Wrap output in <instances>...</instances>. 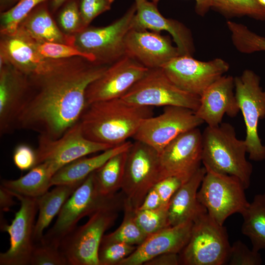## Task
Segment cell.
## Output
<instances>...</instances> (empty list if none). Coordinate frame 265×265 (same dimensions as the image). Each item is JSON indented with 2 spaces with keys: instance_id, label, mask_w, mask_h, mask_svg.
<instances>
[{
  "instance_id": "obj_1",
  "label": "cell",
  "mask_w": 265,
  "mask_h": 265,
  "mask_svg": "<svg viewBox=\"0 0 265 265\" xmlns=\"http://www.w3.org/2000/svg\"><path fill=\"white\" fill-rule=\"evenodd\" d=\"M109 65L81 57L55 59L42 73L29 76L16 129L55 139L77 123L87 104L86 89Z\"/></svg>"
},
{
  "instance_id": "obj_2",
  "label": "cell",
  "mask_w": 265,
  "mask_h": 265,
  "mask_svg": "<svg viewBox=\"0 0 265 265\" xmlns=\"http://www.w3.org/2000/svg\"><path fill=\"white\" fill-rule=\"evenodd\" d=\"M153 107L121 98L95 102L86 106L79 123L87 138L114 147L133 137L143 121L153 116Z\"/></svg>"
},
{
  "instance_id": "obj_3",
  "label": "cell",
  "mask_w": 265,
  "mask_h": 265,
  "mask_svg": "<svg viewBox=\"0 0 265 265\" xmlns=\"http://www.w3.org/2000/svg\"><path fill=\"white\" fill-rule=\"evenodd\" d=\"M202 163L215 172L235 176L246 189L250 185L252 164L246 159L244 140L237 138L235 128L230 123L207 126L202 132Z\"/></svg>"
},
{
  "instance_id": "obj_4",
  "label": "cell",
  "mask_w": 265,
  "mask_h": 265,
  "mask_svg": "<svg viewBox=\"0 0 265 265\" xmlns=\"http://www.w3.org/2000/svg\"><path fill=\"white\" fill-rule=\"evenodd\" d=\"M89 175L76 188L65 203L52 227L43 240L59 246L61 240L70 233L83 217H89L105 209L119 210L123 208L125 197L121 192L113 195L100 191L94 173Z\"/></svg>"
},
{
  "instance_id": "obj_5",
  "label": "cell",
  "mask_w": 265,
  "mask_h": 265,
  "mask_svg": "<svg viewBox=\"0 0 265 265\" xmlns=\"http://www.w3.org/2000/svg\"><path fill=\"white\" fill-rule=\"evenodd\" d=\"M230 248L226 228L207 212L193 221L189 240L179 254L180 265H226Z\"/></svg>"
},
{
  "instance_id": "obj_6",
  "label": "cell",
  "mask_w": 265,
  "mask_h": 265,
  "mask_svg": "<svg viewBox=\"0 0 265 265\" xmlns=\"http://www.w3.org/2000/svg\"><path fill=\"white\" fill-rule=\"evenodd\" d=\"M134 3L120 18L102 27L87 26L74 35L73 46L93 56L95 63L110 65L126 55L125 40L133 27Z\"/></svg>"
},
{
  "instance_id": "obj_7",
  "label": "cell",
  "mask_w": 265,
  "mask_h": 265,
  "mask_svg": "<svg viewBox=\"0 0 265 265\" xmlns=\"http://www.w3.org/2000/svg\"><path fill=\"white\" fill-rule=\"evenodd\" d=\"M206 169L197 198L209 214L223 225L228 217L236 213L241 214L248 205L249 202L245 194L246 188L235 176Z\"/></svg>"
},
{
  "instance_id": "obj_8",
  "label": "cell",
  "mask_w": 265,
  "mask_h": 265,
  "mask_svg": "<svg viewBox=\"0 0 265 265\" xmlns=\"http://www.w3.org/2000/svg\"><path fill=\"white\" fill-rule=\"evenodd\" d=\"M260 83V77L249 69L234 78L235 96L246 128L247 153L255 161L265 160V145L258 134L259 121L265 118V89Z\"/></svg>"
},
{
  "instance_id": "obj_9",
  "label": "cell",
  "mask_w": 265,
  "mask_h": 265,
  "mask_svg": "<svg viewBox=\"0 0 265 265\" xmlns=\"http://www.w3.org/2000/svg\"><path fill=\"white\" fill-rule=\"evenodd\" d=\"M119 210H101L60 241L59 248L68 265H100L99 250L105 232L114 223Z\"/></svg>"
},
{
  "instance_id": "obj_10",
  "label": "cell",
  "mask_w": 265,
  "mask_h": 265,
  "mask_svg": "<svg viewBox=\"0 0 265 265\" xmlns=\"http://www.w3.org/2000/svg\"><path fill=\"white\" fill-rule=\"evenodd\" d=\"M162 179L159 152L135 140L127 151L121 188L125 198L136 210L149 190Z\"/></svg>"
},
{
  "instance_id": "obj_11",
  "label": "cell",
  "mask_w": 265,
  "mask_h": 265,
  "mask_svg": "<svg viewBox=\"0 0 265 265\" xmlns=\"http://www.w3.org/2000/svg\"><path fill=\"white\" fill-rule=\"evenodd\" d=\"M121 99L140 106H177L194 111L200 104L199 96L179 88L161 68L149 69Z\"/></svg>"
},
{
  "instance_id": "obj_12",
  "label": "cell",
  "mask_w": 265,
  "mask_h": 265,
  "mask_svg": "<svg viewBox=\"0 0 265 265\" xmlns=\"http://www.w3.org/2000/svg\"><path fill=\"white\" fill-rule=\"evenodd\" d=\"M204 123L192 110L166 106L160 115L144 120L133 138L149 145L159 154L179 135Z\"/></svg>"
},
{
  "instance_id": "obj_13",
  "label": "cell",
  "mask_w": 265,
  "mask_h": 265,
  "mask_svg": "<svg viewBox=\"0 0 265 265\" xmlns=\"http://www.w3.org/2000/svg\"><path fill=\"white\" fill-rule=\"evenodd\" d=\"M112 147L87 138L82 133L78 122L57 138L39 135L38 146L35 150V165L48 162L57 172L61 167L78 159Z\"/></svg>"
},
{
  "instance_id": "obj_14",
  "label": "cell",
  "mask_w": 265,
  "mask_h": 265,
  "mask_svg": "<svg viewBox=\"0 0 265 265\" xmlns=\"http://www.w3.org/2000/svg\"><path fill=\"white\" fill-rule=\"evenodd\" d=\"M161 68L179 88L200 97L212 83L228 71L229 65L219 58L202 61L191 55H180L171 59Z\"/></svg>"
},
{
  "instance_id": "obj_15",
  "label": "cell",
  "mask_w": 265,
  "mask_h": 265,
  "mask_svg": "<svg viewBox=\"0 0 265 265\" xmlns=\"http://www.w3.org/2000/svg\"><path fill=\"white\" fill-rule=\"evenodd\" d=\"M20 202L10 225L1 223V229L10 237V246L0 254V265H27L34 245L33 233L38 208V198L15 195Z\"/></svg>"
},
{
  "instance_id": "obj_16",
  "label": "cell",
  "mask_w": 265,
  "mask_h": 265,
  "mask_svg": "<svg viewBox=\"0 0 265 265\" xmlns=\"http://www.w3.org/2000/svg\"><path fill=\"white\" fill-rule=\"evenodd\" d=\"M202 132L198 127L181 134L159 153L162 179L176 176L185 182L201 167Z\"/></svg>"
},
{
  "instance_id": "obj_17",
  "label": "cell",
  "mask_w": 265,
  "mask_h": 265,
  "mask_svg": "<svg viewBox=\"0 0 265 265\" xmlns=\"http://www.w3.org/2000/svg\"><path fill=\"white\" fill-rule=\"evenodd\" d=\"M149 70L125 55L109 65L100 77L89 84L85 93L87 105L95 102L121 98Z\"/></svg>"
},
{
  "instance_id": "obj_18",
  "label": "cell",
  "mask_w": 265,
  "mask_h": 265,
  "mask_svg": "<svg viewBox=\"0 0 265 265\" xmlns=\"http://www.w3.org/2000/svg\"><path fill=\"white\" fill-rule=\"evenodd\" d=\"M126 55L148 68H161L180 55L177 47L170 38L160 32L132 28L125 40Z\"/></svg>"
},
{
  "instance_id": "obj_19",
  "label": "cell",
  "mask_w": 265,
  "mask_h": 265,
  "mask_svg": "<svg viewBox=\"0 0 265 265\" xmlns=\"http://www.w3.org/2000/svg\"><path fill=\"white\" fill-rule=\"evenodd\" d=\"M28 87V77L9 63L0 66V136L16 129Z\"/></svg>"
},
{
  "instance_id": "obj_20",
  "label": "cell",
  "mask_w": 265,
  "mask_h": 265,
  "mask_svg": "<svg viewBox=\"0 0 265 265\" xmlns=\"http://www.w3.org/2000/svg\"><path fill=\"white\" fill-rule=\"evenodd\" d=\"M192 226L193 221H188L147 236L119 265H141L163 253L179 254L189 240Z\"/></svg>"
},
{
  "instance_id": "obj_21",
  "label": "cell",
  "mask_w": 265,
  "mask_h": 265,
  "mask_svg": "<svg viewBox=\"0 0 265 265\" xmlns=\"http://www.w3.org/2000/svg\"><path fill=\"white\" fill-rule=\"evenodd\" d=\"M234 89V78L221 77L200 96L196 115L211 127L220 125L225 114L230 117L236 116L240 110Z\"/></svg>"
},
{
  "instance_id": "obj_22",
  "label": "cell",
  "mask_w": 265,
  "mask_h": 265,
  "mask_svg": "<svg viewBox=\"0 0 265 265\" xmlns=\"http://www.w3.org/2000/svg\"><path fill=\"white\" fill-rule=\"evenodd\" d=\"M136 12L132 28L158 32L167 31L172 36L180 55H191L194 48L191 33L181 23L164 17L157 4L148 0H134Z\"/></svg>"
},
{
  "instance_id": "obj_23",
  "label": "cell",
  "mask_w": 265,
  "mask_h": 265,
  "mask_svg": "<svg viewBox=\"0 0 265 265\" xmlns=\"http://www.w3.org/2000/svg\"><path fill=\"white\" fill-rule=\"evenodd\" d=\"M54 60L41 56L32 40L19 31L13 35H1L0 66L9 63L29 76L43 72Z\"/></svg>"
},
{
  "instance_id": "obj_24",
  "label": "cell",
  "mask_w": 265,
  "mask_h": 265,
  "mask_svg": "<svg viewBox=\"0 0 265 265\" xmlns=\"http://www.w3.org/2000/svg\"><path fill=\"white\" fill-rule=\"evenodd\" d=\"M206 173L205 167H201L189 179L183 184L171 198L168 208L171 226L193 221L207 212L197 198V192Z\"/></svg>"
},
{
  "instance_id": "obj_25",
  "label": "cell",
  "mask_w": 265,
  "mask_h": 265,
  "mask_svg": "<svg viewBox=\"0 0 265 265\" xmlns=\"http://www.w3.org/2000/svg\"><path fill=\"white\" fill-rule=\"evenodd\" d=\"M49 1L37 6L22 22L17 31L37 42H56L73 46L74 35L66 34L57 26L51 15Z\"/></svg>"
},
{
  "instance_id": "obj_26",
  "label": "cell",
  "mask_w": 265,
  "mask_h": 265,
  "mask_svg": "<svg viewBox=\"0 0 265 265\" xmlns=\"http://www.w3.org/2000/svg\"><path fill=\"white\" fill-rule=\"evenodd\" d=\"M132 143L127 141L98 155L82 157L65 165L53 176L52 186L71 185L82 182L113 156L129 149Z\"/></svg>"
},
{
  "instance_id": "obj_27",
  "label": "cell",
  "mask_w": 265,
  "mask_h": 265,
  "mask_svg": "<svg viewBox=\"0 0 265 265\" xmlns=\"http://www.w3.org/2000/svg\"><path fill=\"white\" fill-rule=\"evenodd\" d=\"M56 172L50 163L44 162L35 165L25 175L17 179L2 180L1 186L13 196L38 198L52 186L51 180Z\"/></svg>"
},
{
  "instance_id": "obj_28",
  "label": "cell",
  "mask_w": 265,
  "mask_h": 265,
  "mask_svg": "<svg viewBox=\"0 0 265 265\" xmlns=\"http://www.w3.org/2000/svg\"><path fill=\"white\" fill-rule=\"evenodd\" d=\"M81 183L55 186L51 191L38 197V216L34 226V242L37 243L43 240L45 229Z\"/></svg>"
},
{
  "instance_id": "obj_29",
  "label": "cell",
  "mask_w": 265,
  "mask_h": 265,
  "mask_svg": "<svg viewBox=\"0 0 265 265\" xmlns=\"http://www.w3.org/2000/svg\"><path fill=\"white\" fill-rule=\"evenodd\" d=\"M241 214V232L250 239L252 249H265V192L255 195Z\"/></svg>"
},
{
  "instance_id": "obj_30",
  "label": "cell",
  "mask_w": 265,
  "mask_h": 265,
  "mask_svg": "<svg viewBox=\"0 0 265 265\" xmlns=\"http://www.w3.org/2000/svg\"><path fill=\"white\" fill-rule=\"evenodd\" d=\"M128 150L113 156L94 172L99 189L103 195H113L121 188Z\"/></svg>"
},
{
  "instance_id": "obj_31",
  "label": "cell",
  "mask_w": 265,
  "mask_h": 265,
  "mask_svg": "<svg viewBox=\"0 0 265 265\" xmlns=\"http://www.w3.org/2000/svg\"><path fill=\"white\" fill-rule=\"evenodd\" d=\"M123 209L124 214L121 224L113 232L104 235L102 242H119L138 246L147 236L135 220V210L125 197Z\"/></svg>"
},
{
  "instance_id": "obj_32",
  "label": "cell",
  "mask_w": 265,
  "mask_h": 265,
  "mask_svg": "<svg viewBox=\"0 0 265 265\" xmlns=\"http://www.w3.org/2000/svg\"><path fill=\"white\" fill-rule=\"evenodd\" d=\"M50 0H19L0 14V34L13 35L22 22L39 5Z\"/></svg>"
},
{
  "instance_id": "obj_33",
  "label": "cell",
  "mask_w": 265,
  "mask_h": 265,
  "mask_svg": "<svg viewBox=\"0 0 265 265\" xmlns=\"http://www.w3.org/2000/svg\"><path fill=\"white\" fill-rule=\"evenodd\" d=\"M212 8L227 16H247L265 21V8L257 0H213Z\"/></svg>"
},
{
  "instance_id": "obj_34",
  "label": "cell",
  "mask_w": 265,
  "mask_h": 265,
  "mask_svg": "<svg viewBox=\"0 0 265 265\" xmlns=\"http://www.w3.org/2000/svg\"><path fill=\"white\" fill-rule=\"evenodd\" d=\"M227 27L236 49L244 53L265 52V37L250 30L246 26L230 21Z\"/></svg>"
},
{
  "instance_id": "obj_35",
  "label": "cell",
  "mask_w": 265,
  "mask_h": 265,
  "mask_svg": "<svg viewBox=\"0 0 265 265\" xmlns=\"http://www.w3.org/2000/svg\"><path fill=\"white\" fill-rule=\"evenodd\" d=\"M168 206H162L150 210H135V220L143 233L150 236L171 226L169 223Z\"/></svg>"
},
{
  "instance_id": "obj_36",
  "label": "cell",
  "mask_w": 265,
  "mask_h": 265,
  "mask_svg": "<svg viewBox=\"0 0 265 265\" xmlns=\"http://www.w3.org/2000/svg\"><path fill=\"white\" fill-rule=\"evenodd\" d=\"M32 41L38 53L45 58L63 59L81 57L94 63L95 60L93 56L80 51L72 45L56 42Z\"/></svg>"
},
{
  "instance_id": "obj_37",
  "label": "cell",
  "mask_w": 265,
  "mask_h": 265,
  "mask_svg": "<svg viewBox=\"0 0 265 265\" xmlns=\"http://www.w3.org/2000/svg\"><path fill=\"white\" fill-rule=\"evenodd\" d=\"M59 10L58 23L66 34L74 35L87 27L81 17L78 0H68Z\"/></svg>"
},
{
  "instance_id": "obj_38",
  "label": "cell",
  "mask_w": 265,
  "mask_h": 265,
  "mask_svg": "<svg viewBox=\"0 0 265 265\" xmlns=\"http://www.w3.org/2000/svg\"><path fill=\"white\" fill-rule=\"evenodd\" d=\"M30 265H68L59 246L44 240L34 243Z\"/></svg>"
},
{
  "instance_id": "obj_39",
  "label": "cell",
  "mask_w": 265,
  "mask_h": 265,
  "mask_svg": "<svg viewBox=\"0 0 265 265\" xmlns=\"http://www.w3.org/2000/svg\"><path fill=\"white\" fill-rule=\"evenodd\" d=\"M137 246L123 242H101L99 250L100 265H119L130 255Z\"/></svg>"
},
{
  "instance_id": "obj_40",
  "label": "cell",
  "mask_w": 265,
  "mask_h": 265,
  "mask_svg": "<svg viewBox=\"0 0 265 265\" xmlns=\"http://www.w3.org/2000/svg\"><path fill=\"white\" fill-rule=\"evenodd\" d=\"M262 262L259 251L249 249L241 240H238L231 245L226 265H260Z\"/></svg>"
},
{
  "instance_id": "obj_41",
  "label": "cell",
  "mask_w": 265,
  "mask_h": 265,
  "mask_svg": "<svg viewBox=\"0 0 265 265\" xmlns=\"http://www.w3.org/2000/svg\"><path fill=\"white\" fill-rule=\"evenodd\" d=\"M114 0H78L79 7L86 27L97 16L109 10Z\"/></svg>"
},
{
  "instance_id": "obj_42",
  "label": "cell",
  "mask_w": 265,
  "mask_h": 265,
  "mask_svg": "<svg viewBox=\"0 0 265 265\" xmlns=\"http://www.w3.org/2000/svg\"><path fill=\"white\" fill-rule=\"evenodd\" d=\"M184 183L179 177L168 176L162 179L156 184L153 187L159 194L162 206H168L171 198Z\"/></svg>"
},
{
  "instance_id": "obj_43",
  "label": "cell",
  "mask_w": 265,
  "mask_h": 265,
  "mask_svg": "<svg viewBox=\"0 0 265 265\" xmlns=\"http://www.w3.org/2000/svg\"><path fill=\"white\" fill-rule=\"evenodd\" d=\"M13 160L15 166L20 170H30L36 165V151L27 144H19L14 150Z\"/></svg>"
},
{
  "instance_id": "obj_44",
  "label": "cell",
  "mask_w": 265,
  "mask_h": 265,
  "mask_svg": "<svg viewBox=\"0 0 265 265\" xmlns=\"http://www.w3.org/2000/svg\"><path fill=\"white\" fill-rule=\"evenodd\" d=\"M145 265H180L179 254L166 253L157 256L146 262Z\"/></svg>"
},
{
  "instance_id": "obj_45",
  "label": "cell",
  "mask_w": 265,
  "mask_h": 265,
  "mask_svg": "<svg viewBox=\"0 0 265 265\" xmlns=\"http://www.w3.org/2000/svg\"><path fill=\"white\" fill-rule=\"evenodd\" d=\"M160 198L153 187L147 194L141 205L136 210H150L158 209L162 206Z\"/></svg>"
},
{
  "instance_id": "obj_46",
  "label": "cell",
  "mask_w": 265,
  "mask_h": 265,
  "mask_svg": "<svg viewBox=\"0 0 265 265\" xmlns=\"http://www.w3.org/2000/svg\"><path fill=\"white\" fill-rule=\"evenodd\" d=\"M14 197L9 191L0 185V208L2 211L6 212L15 204L13 199Z\"/></svg>"
},
{
  "instance_id": "obj_47",
  "label": "cell",
  "mask_w": 265,
  "mask_h": 265,
  "mask_svg": "<svg viewBox=\"0 0 265 265\" xmlns=\"http://www.w3.org/2000/svg\"><path fill=\"white\" fill-rule=\"evenodd\" d=\"M157 4L160 0H150ZM196 1L195 11L201 16H204L210 8H212L213 0H195Z\"/></svg>"
},
{
  "instance_id": "obj_48",
  "label": "cell",
  "mask_w": 265,
  "mask_h": 265,
  "mask_svg": "<svg viewBox=\"0 0 265 265\" xmlns=\"http://www.w3.org/2000/svg\"><path fill=\"white\" fill-rule=\"evenodd\" d=\"M68 0H50L49 5L52 13H55Z\"/></svg>"
},
{
  "instance_id": "obj_49",
  "label": "cell",
  "mask_w": 265,
  "mask_h": 265,
  "mask_svg": "<svg viewBox=\"0 0 265 265\" xmlns=\"http://www.w3.org/2000/svg\"><path fill=\"white\" fill-rule=\"evenodd\" d=\"M19 0H0V12L5 11L13 6Z\"/></svg>"
},
{
  "instance_id": "obj_50",
  "label": "cell",
  "mask_w": 265,
  "mask_h": 265,
  "mask_svg": "<svg viewBox=\"0 0 265 265\" xmlns=\"http://www.w3.org/2000/svg\"><path fill=\"white\" fill-rule=\"evenodd\" d=\"M259 3L265 8V0H257Z\"/></svg>"
}]
</instances>
